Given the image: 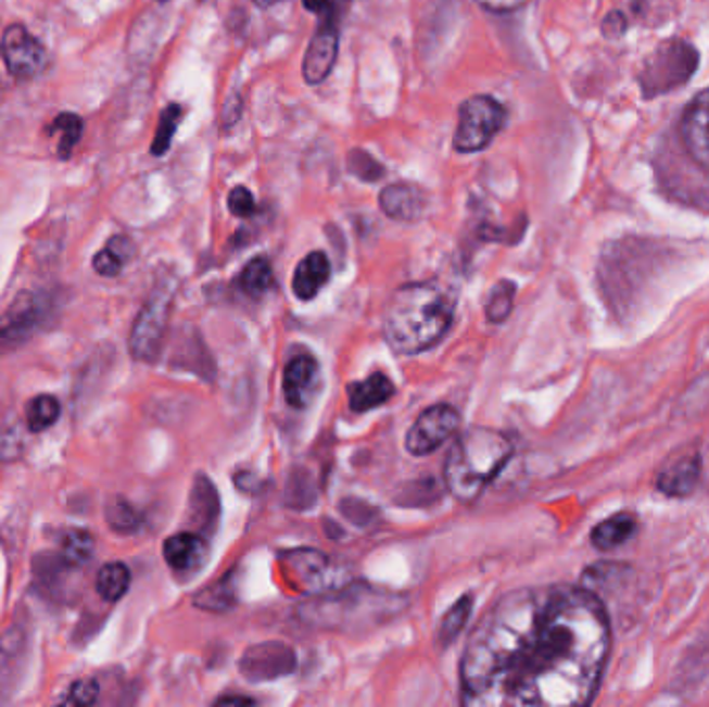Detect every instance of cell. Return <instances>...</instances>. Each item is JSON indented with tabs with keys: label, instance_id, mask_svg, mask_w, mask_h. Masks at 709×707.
<instances>
[{
	"label": "cell",
	"instance_id": "19",
	"mask_svg": "<svg viewBox=\"0 0 709 707\" xmlns=\"http://www.w3.org/2000/svg\"><path fill=\"white\" fill-rule=\"evenodd\" d=\"M349 407L357 413H366L382 407L394 394V384L384 374H371L364 382L349 384Z\"/></svg>",
	"mask_w": 709,
	"mask_h": 707
},
{
	"label": "cell",
	"instance_id": "1",
	"mask_svg": "<svg viewBox=\"0 0 709 707\" xmlns=\"http://www.w3.org/2000/svg\"><path fill=\"white\" fill-rule=\"evenodd\" d=\"M610 643V618L590 590L548 585L506 593L465 647L460 702L587 706L602 683Z\"/></svg>",
	"mask_w": 709,
	"mask_h": 707
},
{
	"label": "cell",
	"instance_id": "9",
	"mask_svg": "<svg viewBox=\"0 0 709 707\" xmlns=\"http://www.w3.org/2000/svg\"><path fill=\"white\" fill-rule=\"evenodd\" d=\"M50 314L48 296L38 293H25L20 296L13 307L0 319V346H17L34 337L45 324Z\"/></svg>",
	"mask_w": 709,
	"mask_h": 707
},
{
	"label": "cell",
	"instance_id": "37",
	"mask_svg": "<svg viewBox=\"0 0 709 707\" xmlns=\"http://www.w3.org/2000/svg\"><path fill=\"white\" fill-rule=\"evenodd\" d=\"M239 114H241V98L237 100H229L227 102V106H225V113H223V116H225V125H232L237 118H239Z\"/></svg>",
	"mask_w": 709,
	"mask_h": 707
},
{
	"label": "cell",
	"instance_id": "12",
	"mask_svg": "<svg viewBox=\"0 0 709 707\" xmlns=\"http://www.w3.org/2000/svg\"><path fill=\"white\" fill-rule=\"evenodd\" d=\"M164 560L179 575H191L204 567L207 558L206 540L200 533H177L164 542Z\"/></svg>",
	"mask_w": 709,
	"mask_h": 707
},
{
	"label": "cell",
	"instance_id": "2",
	"mask_svg": "<svg viewBox=\"0 0 709 707\" xmlns=\"http://www.w3.org/2000/svg\"><path fill=\"white\" fill-rule=\"evenodd\" d=\"M455 296L438 282H413L401 287L387 305L384 337L401 355L432 349L451 330Z\"/></svg>",
	"mask_w": 709,
	"mask_h": 707
},
{
	"label": "cell",
	"instance_id": "20",
	"mask_svg": "<svg viewBox=\"0 0 709 707\" xmlns=\"http://www.w3.org/2000/svg\"><path fill=\"white\" fill-rule=\"evenodd\" d=\"M637 533V519L631 513H617L592 531V544L602 552L626 544Z\"/></svg>",
	"mask_w": 709,
	"mask_h": 707
},
{
	"label": "cell",
	"instance_id": "21",
	"mask_svg": "<svg viewBox=\"0 0 709 707\" xmlns=\"http://www.w3.org/2000/svg\"><path fill=\"white\" fill-rule=\"evenodd\" d=\"M191 519L200 529H214L218 519V496L210 479L200 476L191 492Z\"/></svg>",
	"mask_w": 709,
	"mask_h": 707
},
{
	"label": "cell",
	"instance_id": "13",
	"mask_svg": "<svg viewBox=\"0 0 709 707\" xmlns=\"http://www.w3.org/2000/svg\"><path fill=\"white\" fill-rule=\"evenodd\" d=\"M316 378H318V362L314 357L299 355L295 359H291V364L284 369V380H282L287 403L295 409H301L307 403V396L316 384Z\"/></svg>",
	"mask_w": 709,
	"mask_h": 707
},
{
	"label": "cell",
	"instance_id": "8",
	"mask_svg": "<svg viewBox=\"0 0 709 707\" xmlns=\"http://www.w3.org/2000/svg\"><path fill=\"white\" fill-rule=\"evenodd\" d=\"M460 415L453 405L440 403L423 411L405 438L407 451L415 456L432 455L453 433L457 432Z\"/></svg>",
	"mask_w": 709,
	"mask_h": 707
},
{
	"label": "cell",
	"instance_id": "23",
	"mask_svg": "<svg viewBox=\"0 0 709 707\" xmlns=\"http://www.w3.org/2000/svg\"><path fill=\"white\" fill-rule=\"evenodd\" d=\"M131 585V572L123 563H109L98 570L96 590L102 599L118 602Z\"/></svg>",
	"mask_w": 709,
	"mask_h": 707
},
{
	"label": "cell",
	"instance_id": "34",
	"mask_svg": "<svg viewBox=\"0 0 709 707\" xmlns=\"http://www.w3.org/2000/svg\"><path fill=\"white\" fill-rule=\"evenodd\" d=\"M100 686L93 679H81L71 686L69 695L65 697V704L69 706H92L98 699Z\"/></svg>",
	"mask_w": 709,
	"mask_h": 707
},
{
	"label": "cell",
	"instance_id": "26",
	"mask_svg": "<svg viewBox=\"0 0 709 707\" xmlns=\"http://www.w3.org/2000/svg\"><path fill=\"white\" fill-rule=\"evenodd\" d=\"M273 266L266 257H253L239 276V287L248 295H264L273 287Z\"/></svg>",
	"mask_w": 709,
	"mask_h": 707
},
{
	"label": "cell",
	"instance_id": "5",
	"mask_svg": "<svg viewBox=\"0 0 709 707\" xmlns=\"http://www.w3.org/2000/svg\"><path fill=\"white\" fill-rule=\"evenodd\" d=\"M506 123L503 104L492 96H473L458 109V125L453 146L460 154L483 150Z\"/></svg>",
	"mask_w": 709,
	"mask_h": 707
},
{
	"label": "cell",
	"instance_id": "32",
	"mask_svg": "<svg viewBox=\"0 0 709 707\" xmlns=\"http://www.w3.org/2000/svg\"><path fill=\"white\" fill-rule=\"evenodd\" d=\"M303 7L318 15V22H330L341 25L351 0H303Z\"/></svg>",
	"mask_w": 709,
	"mask_h": 707
},
{
	"label": "cell",
	"instance_id": "39",
	"mask_svg": "<svg viewBox=\"0 0 709 707\" xmlns=\"http://www.w3.org/2000/svg\"><path fill=\"white\" fill-rule=\"evenodd\" d=\"M253 2H255V7H259V9H270V7L278 4L280 0H253Z\"/></svg>",
	"mask_w": 709,
	"mask_h": 707
},
{
	"label": "cell",
	"instance_id": "14",
	"mask_svg": "<svg viewBox=\"0 0 709 707\" xmlns=\"http://www.w3.org/2000/svg\"><path fill=\"white\" fill-rule=\"evenodd\" d=\"M332 266L326 253L321 251H312L299 262L297 270L293 276V293L301 301H309L320 293L330 280Z\"/></svg>",
	"mask_w": 709,
	"mask_h": 707
},
{
	"label": "cell",
	"instance_id": "24",
	"mask_svg": "<svg viewBox=\"0 0 709 707\" xmlns=\"http://www.w3.org/2000/svg\"><path fill=\"white\" fill-rule=\"evenodd\" d=\"M471 610H473V595H463L457 604L442 616L440 627H438V643L442 647L451 645L460 635V631L465 629V624L471 616Z\"/></svg>",
	"mask_w": 709,
	"mask_h": 707
},
{
	"label": "cell",
	"instance_id": "15",
	"mask_svg": "<svg viewBox=\"0 0 709 707\" xmlns=\"http://www.w3.org/2000/svg\"><path fill=\"white\" fill-rule=\"evenodd\" d=\"M701 478V458L697 455L685 456L674 460L658 476V490L666 496H688Z\"/></svg>",
	"mask_w": 709,
	"mask_h": 707
},
{
	"label": "cell",
	"instance_id": "4",
	"mask_svg": "<svg viewBox=\"0 0 709 707\" xmlns=\"http://www.w3.org/2000/svg\"><path fill=\"white\" fill-rule=\"evenodd\" d=\"M699 63V52L685 40H668L656 48L641 71V90L645 98L685 86Z\"/></svg>",
	"mask_w": 709,
	"mask_h": 707
},
{
	"label": "cell",
	"instance_id": "18",
	"mask_svg": "<svg viewBox=\"0 0 709 707\" xmlns=\"http://www.w3.org/2000/svg\"><path fill=\"white\" fill-rule=\"evenodd\" d=\"M266 652L264 654V647H255L253 654L255 658H252V654L245 656V672L252 681H262V679H273V677H280L282 672H289L293 668V652L282 647V645H266Z\"/></svg>",
	"mask_w": 709,
	"mask_h": 707
},
{
	"label": "cell",
	"instance_id": "3",
	"mask_svg": "<svg viewBox=\"0 0 709 707\" xmlns=\"http://www.w3.org/2000/svg\"><path fill=\"white\" fill-rule=\"evenodd\" d=\"M512 453V442L503 432L481 426L469 428L458 435L444 465L448 492L460 502L478 501L483 488L503 471Z\"/></svg>",
	"mask_w": 709,
	"mask_h": 707
},
{
	"label": "cell",
	"instance_id": "30",
	"mask_svg": "<svg viewBox=\"0 0 709 707\" xmlns=\"http://www.w3.org/2000/svg\"><path fill=\"white\" fill-rule=\"evenodd\" d=\"M515 293H517V287L510 280H501L492 289L488 305H485V316L492 324H501L510 316V310H512V303H515Z\"/></svg>",
	"mask_w": 709,
	"mask_h": 707
},
{
	"label": "cell",
	"instance_id": "17",
	"mask_svg": "<svg viewBox=\"0 0 709 707\" xmlns=\"http://www.w3.org/2000/svg\"><path fill=\"white\" fill-rule=\"evenodd\" d=\"M380 207L382 212L394 220H415L421 216L423 198L412 185L394 182L382 189L380 193Z\"/></svg>",
	"mask_w": 709,
	"mask_h": 707
},
{
	"label": "cell",
	"instance_id": "22",
	"mask_svg": "<svg viewBox=\"0 0 709 707\" xmlns=\"http://www.w3.org/2000/svg\"><path fill=\"white\" fill-rule=\"evenodd\" d=\"M131 255H134V243L127 237H113L104 250L93 255V270L100 276L113 278L116 274H121Z\"/></svg>",
	"mask_w": 709,
	"mask_h": 707
},
{
	"label": "cell",
	"instance_id": "36",
	"mask_svg": "<svg viewBox=\"0 0 709 707\" xmlns=\"http://www.w3.org/2000/svg\"><path fill=\"white\" fill-rule=\"evenodd\" d=\"M480 7L488 9V11H494V13H508V11H515V9H521L526 7L527 2L531 0H476Z\"/></svg>",
	"mask_w": 709,
	"mask_h": 707
},
{
	"label": "cell",
	"instance_id": "28",
	"mask_svg": "<svg viewBox=\"0 0 709 707\" xmlns=\"http://www.w3.org/2000/svg\"><path fill=\"white\" fill-rule=\"evenodd\" d=\"M61 134L59 139V156L61 159H69L75 150V146L81 141V134H84V121L73 113H61L54 123L48 127V134Z\"/></svg>",
	"mask_w": 709,
	"mask_h": 707
},
{
	"label": "cell",
	"instance_id": "35",
	"mask_svg": "<svg viewBox=\"0 0 709 707\" xmlns=\"http://www.w3.org/2000/svg\"><path fill=\"white\" fill-rule=\"evenodd\" d=\"M229 210L237 218H250L255 214V200L248 187H235L229 193Z\"/></svg>",
	"mask_w": 709,
	"mask_h": 707
},
{
	"label": "cell",
	"instance_id": "40",
	"mask_svg": "<svg viewBox=\"0 0 709 707\" xmlns=\"http://www.w3.org/2000/svg\"><path fill=\"white\" fill-rule=\"evenodd\" d=\"M156 2H168V0H156Z\"/></svg>",
	"mask_w": 709,
	"mask_h": 707
},
{
	"label": "cell",
	"instance_id": "10",
	"mask_svg": "<svg viewBox=\"0 0 709 707\" xmlns=\"http://www.w3.org/2000/svg\"><path fill=\"white\" fill-rule=\"evenodd\" d=\"M339 27L337 23L318 22L303 59V77L309 86L321 84L334 67L339 56Z\"/></svg>",
	"mask_w": 709,
	"mask_h": 707
},
{
	"label": "cell",
	"instance_id": "25",
	"mask_svg": "<svg viewBox=\"0 0 709 707\" xmlns=\"http://www.w3.org/2000/svg\"><path fill=\"white\" fill-rule=\"evenodd\" d=\"M93 538L84 529H71L63 538L61 544V560L67 567H81L88 565L93 556Z\"/></svg>",
	"mask_w": 709,
	"mask_h": 707
},
{
	"label": "cell",
	"instance_id": "7",
	"mask_svg": "<svg viewBox=\"0 0 709 707\" xmlns=\"http://www.w3.org/2000/svg\"><path fill=\"white\" fill-rule=\"evenodd\" d=\"M0 54L15 79H34L48 67V50L24 25L13 23L2 31Z\"/></svg>",
	"mask_w": 709,
	"mask_h": 707
},
{
	"label": "cell",
	"instance_id": "38",
	"mask_svg": "<svg viewBox=\"0 0 709 707\" xmlns=\"http://www.w3.org/2000/svg\"><path fill=\"white\" fill-rule=\"evenodd\" d=\"M255 702L250 697H223L216 702V706H253Z\"/></svg>",
	"mask_w": 709,
	"mask_h": 707
},
{
	"label": "cell",
	"instance_id": "6",
	"mask_svg": "<svg viewBox=\"0 0 709 707\" xmlns=\"http://www.w3.org/2000/svg\"><path fill=\"white\" fill-rule=\"evenodd\" d=\"M173 296H175L173 287L162 282L145 301L143 310L139 312L129 337V351L138 362H148V364L156 362L168 326Z\"/></svg>",
	"mask_w": 709,
	"mask_h": 707
},
{
	"label": "cell",
	"instance_id": "11",
	"mask_svg": "<svg viewBox=\"0 0 709 707\" xmlns=\"http://www.w3.org/2000/svg\"><path fill=\"white\" fill-rule=\"evenodd\" d=\"M681 137L693 160L709 168V88L697 93L686 106L681 121Z\"/></svg>",
	"mask_w": 709,
	"mask_h": 707
},
{
	"label": "cell",
	"instance_id": "29",
	"mask_svg": "<svg viewBox=\"0 0 709 707\" xmlns=\"http://www.w3.org/2000/svg\"><path fill=\"white\" fill-rule=\"evenodd\" d=\"M106 521L111 525V529H115L116 533L129 535V533L138 531L143 519L134 504H129L123 498H115L106 506Z\"/></svg>",
	"mask_w": 709,
	"mask_h": 707
},
{
	"label": "cell",
	"instance_id": "33",
	"mask_svg": "<svg viewBox=\"0 0 709 707\" xmlns=\"http://www.w3.org/2000/svg\"><path fill=\"white\" fill-rule=\"evenodd\" d=\"M349 168H351L353 175H357L364 181H378V179L384 177L382 164H378L364 150H353L349 154Z\"/></svg>",
	"mask_w": 709,
	"mask_h": 707
},
{
	"label": "cell",
	"instance_id": "31",
	"mask_svg": "<svg viewBox=\"0 0 709 707\" xmlns=\"http://www.w3.org/2000/svg\"><path fill=\"white\" fill-rule=\"evenodd\" d=\"M181 116H183V109L179 104H170V106H166L162 111L161 123H159L156 136L152 141V154L154 156H164L168 152L175 131H177V127L181 123Z\"/></svg>",
	"mask_w": 709,
	"mask_h": 707
},
{
	"label": "cell",
	"instance_id": "27",
	"mask_svg": "<svg viewBox=\"0 0 709 707\" xmlns=\"http://www.w3.org/2000/svg\"><path fill=\"white\" fill-rule=\"evenodd\" d=\"M59 417H61L59 399H54L50 394H40V396L31 399V403L27 407V428L31 432H45L50 426L56 424Z\"/></svg>",
	"mask_w": 709,
	"mask_h": 707
},
{
	"label": "cell",
	"instance_id": "16",
	"mask_svg": "<svg viewBox=\"0 0 709 707\" xmlns=\"http://www.w3.org/2000/svg\"><path fill=\"white\" fill-rule=\"evenodd\" d=\"M24 656V633L13 627L0 637V702H7L11 689L15 686V677L22 670Z\"/></svg>",
	"mask_w": 709,
	"mask_h": 707
}]
</instances>
